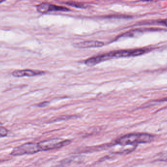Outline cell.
Segmentation results:
<instances>
[{
	"instance_id": "obj_5",
	"label": "cell",
	"mask_w": 167,
	"mask_h": 167,
	"mask_svg": "<svg viewBox=\"0 0 167 167\" xmlns=\"http://www.w3.org/2000/svg\"><path fill=\"white\" fill-rule=\"evenodd\" d=\"M111 59V57L109 53H106L103 55L90 57L86 60L85 63L88 66L92 67L101 62L105 61Z\"/></svg>"
},
{
	"instance_id": "obj_6",
	"label": "cell",
	"mask_w": 167,
	"mask_h": 167,
	"mask_svg": "<svg viewBox=\"0 0 167 167\" xmlns=\"http://www.w3.org/2000/svg\"><path fill=\"white\" fill-rule=\"evenodd\" d=\"M104 45V43L98 41H87L74 44L76 48H89L101 47Z\"/></svg>"
},
{
	"instance_id": "obj_1",
	"label": "cell",
	"mask_w": 167,
	"mask_h": 167,
	"mask_svg": "<svg viewBox=\"0 0 167 167\" xmlns=\"http://www.w3.org/2000/svg\"><path fill=\"white\" fill-rule=\"evenodd\" d=\"M154 139V136L148 133H131L119 138L116 141V143L121 146L147 143L152 142Z\"/></svg>"
},
{
	"instance_id": "obj_8",
	"label": "cell",
	"mask_w": 167,
	"mask_h": 167,
	"mask_svg": "<svg viewBox=\"0 0 167 167\" xmlns=\"http://www.w3.org/2000/svg\"><path fill=\"white\" fill-rule=\"evenodd\" d=\"M7 130L5 128L0 126V137H3L7 134Z\"/></svg>"
},
{
	"instance_id": "obj_10",
	"label": "cell",
	"mask_w": 167,
	"mask_h": 167,
	"mask_svg": "<svg viewBox=\"0 0 167 167\" xmlns=\"http://www.w3.org/2000/svg\"><path fill=\"white\" fill-rule=\"evenodd\" d=\"M3 2V1H0V3H2Z\"/></svg>"
},
{
	"instance_id": "obj_7",
	"label": "cell",
	"mask_w": 167,
	"mask_h": 167,
	"mask_svg": "<svg viewBox=\"0 0 167 167\" xmlns=\"http://www.w3.org/2000/svg\"><path fill=\"white\" fill-rule=\"evenodd\" d=\"M43 72L32 70H17L12 72V75L15 77H33L39 75Z\"/></svg>"
},
{
	"instance_id": "obj_2",
	"label": "cell",
	"mask_w": 167,
	"mask_h": 167,
	"mask_svg": "<svg viewBox=\"0 0 167 167\" xmlns=\"http://www.w3.org/2000/svg\"><path fill=\"white\" fill-rule=\"evenodd\" d=\"M41 152L39 143H29L25 144L21 146L14 148L11 153V155L13 156L32 154Z\"/></svg>"
},
{
	"instance_id": "obj_4",
	"label": "cell",
	"mask_w": 167,
	"mask_h": 167,
	"mask_svg": "<svg viewBox=\"0 0 167 167\" xmlns=\"http://www.w3.org/2000/svg\"><path fill=\"white\" fill-rule=\"evenodd\" d=\"M37 9L39 12L41 13H47L50 11H68L70 9L67 7H60L54 5H51L50 3H40L37 6Z\"/></svg>"
},
{
	"instance_id": "obj_9",
	"label": "cell",
	"mask_w": 167,
	"mask_h": 167,
	"mask_svg": "<svg viewBox=\"0 0 167 167\" xmlns=\"http://www.w3.org/2000/svg\"><path fill=\"white\" fill-rule=\"evenodd\" d=\"M161 23H162L167 27V19H164L163 20H162V21H161Z\"/></svg>"
},
{
	"instance_id": "obj_3",
	"label": "cell",
	"mask_w": 167,
	"mask_h": 167,
	"mask_svg": "<svg viewBox=\"0 0 167 167\" xmlns=\"http://www.w3.org/2000/svg\"><path fill=\"white\" fill-rule=\"evenodd\" d=\"M146 50L143 49L121 50L111 52L112 58H120L131 56H139L146 53Z\"/></svg>"
}]
</instances>
